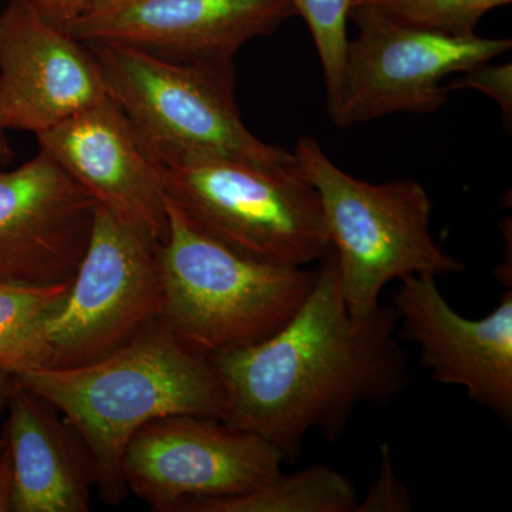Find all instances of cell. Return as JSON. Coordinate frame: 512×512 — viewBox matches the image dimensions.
<instances>
[{"label": "cell", "instance_id": "cell-11", "mask_svg": "<svg viewBox=\"0 0 512 512\" xmlns=\"http://www.w3.org/2000/svg\"><path fill=\"white\" fill-rule=\"evenodd\" d=\"M110 99L92 50L23 0L0 10V121L43 131Z\"/></svg>", "mask_w": 512, "mask_h": 512}, {"label": "cell", "instance_id": "cell-2", "mask_svg": "<svg viewBox=\"0 0 512 512\" xmlns=\"http://www.w3.org/2000/svg\"><path fill=\"white\" fill-rule=\"evenodd\" d=\"M15 376L55 404L80 434L92 457L97 493L109 505L127 498L123 458L141 427L173 414L224 420L227 413L211 357L185 345L160 319L97 362L33 367Z\"/></svg>", "mask_w": 512, "mask_h": 512}, {"label": "cell", "instance_id": "cell-7", "mask_svg": "<svg viewBox=\"0 0 512 512\" xmlns=\"http://www.w3.org/2000/svg\"><path fill=\"white\" fill-rule=\"evenodd\" d=\"M356 25L343 62L338 99L328 110L340 128L394 113L427 114L447 103L444 80L510 52L511 39L448 36L352 5Z\"/></svg>", "mask_w": 512, "mask_h": 512}, {"label": "cell", "instance_id": "cell-6", "mask_svg": "<svg viewBox=\"0 0 512 512\" xmlns=\"http://www.w3.org/2000/svg\"><path fill=\"white\" fill-rule=\"evenodd\" d=\"M171 202L195 228L227 247L274 264L306 266L330 249L315 188L298 163L268 167L227 157L165 165Z\"/></svg>", "mask_w": 512, "mask_h": 512}, {"label": "cell", "instance_id": "cell-8", "mask_svg": "<svg viewBox=\"0 0 512 512\" xmlns=\"http://www.w3.org/2000/svg\"><path fill=\"white\" fill-rule=\"evenodd\" d=\"M160 242L97 205L89 244L62 308L47 323L40 367L89 365L158 319Z\"/></svg>", "mask_w": 512, "mask_h": 512}, {"label": "cell", "instance_id": "cell-13", "mask_svg": "<svg viewBox=\"0 0 512 512\" xmlns=\"http://www.w3.org/2000/svg\"><path fill=\"white\" fill-rule=\"evenodd\" d=\"M97 202L43 151L0 171V284H72Z\"/></svg>", "mask_w": 512, "mask_h": 512}, {"label": "cell", "instance_id": "cell-3", "mask_svg": "<svg viewBox=\"0 0 512 512\" xmlns=\"http://www.w3.org/2000/svg\"><path fill=\"white\" fill-rule=\"evenodd\" d=\"M158 319L207 356L254 345L298 312L318 271L251 258L195 228L167 201Z\"/></svg>", "mask_w": 512, "mask_h": 512}, {"label": "cell", "instance_id": "cell-14", "mask_svg": "<svg viewBox=\"0 0 512 512\" xmlns=\"http://www.w3.org/2000/svg\"><path fill=\"white\" fill-rule=\"evenodd\" d=\"M36 138L40 151L97 205L160 244L164 241L168 214L163 165L111 97Z\"/></svg>", "mask_w": 512, "mask_h": 512}, {"label": "cell", "instance_id": "cell-23", "mask_svg": "<svg viewBox=\"0 0 512 512\" xmlns=\"http://www.w3.org/2000/svg\"><path fill=\"white\" fill-rule=\"evenodd\" d=\"M15 498V476L8 447L0 454V512H13Z\"/></svg>", "mask_w": 512, "mask_h": 512}, {"label": "cell", "instance_id": "cell-16", "mask_svg": "<svg viewBox=\"0 0 512 512\" xmlns=\"http://www.w3.org/2000/svg\"><path fill=\"white\" fill-rule=\"evenodd\" d=\"M352 481L328 466H312L259 485L248 493L202 501L188 512H356Z\"/></svg>", "mask_w": 512, "mask_h": 512}, {"label": "cell", "instance_id": "cell-18", "mask_svg": "<svg viewBox=\"0 0 512 512\" xmlns=\"http://www.w3.org/2000/svg\"><path fill=\"white\" fill-rule=\"evenodd\" d=\"M512 0H352V5L379 10L414 28L448 36L476 35L478 22L490 10ZM350 5V6H352Z\"/></svg>", "mask_w": 512, "mask_h": 512}, {"label": "cell", "instance_id": "cell-24", "mask_svg": "<svg viewBox=\"0 0 512 512\" xmlns=\"http://www.w3.org/2000/svg\"><path fill=\"white\" fill-rule=\"evenodd\" d=\"M15 380V373L10 372L5 367H0V413L6 410V404H8L10 393H12L13 386H15ZM5 446V439L0 436V454H2Z\"/></svg>", "mask_w": 512, "mask_h": 512}, {"label": "cell", "instance_id": "cell-15", "mask_svg": "<svg viewBox=\"0 0 512 512\" xmlns=\"http://www.w3.org/2000/svg\"><path fill=\"white\" fill-rule=\"evenodd\" d=\"M2 436L15 476L13 512L89 511L96 476L86 444L55 404L18 379Z\"/></svg>", "mask_w": 512, "mask_h": 512}, {"label": "cell", "instance_id": "cell-20", "mask_svg": "<svg viewBox=\"0 0 512 512\" xmlns=\"http://www.w3.org/2000/svg\"><path fill=\"white\" fill-rule=\"evenodd\" d=\"M412 495L394 473L389 444L380 447L379 474L370 485L366 497L357 503L356 512H409Z\"/></svg>", "mask_w": 512, "mask_h": 512}, {"label": "cell", "instance_id": "cell-1", "mask_svg": "<svg viewBox=\"0 0 512 512\" xmlns=\"http://www.w3.org/2000/svg\"><path fill=\"white\" fill-rule=\"evenodd\" d=\"M288 323L254 345L210 356L220 377L224 421L251 431L293 460L306 434L338 440L360 404H386L409 383L397 312L380 305L353 316L332 248Z\"/></svg>", "mask_w": 512, "mask_h": 512}, {"label": "cell", "instance_id": "cell-9", "mask_svg": "<svg viewBox=\"0 0 512 512\" xmlns=\"http://www.w3.org/2000/svg\"><path fill=\"white\" fill-rule=\"evenodd\" d=\"M281 451L251 431L195 414L141 427L127 446L123 476L156 512H188L202 501L254 490L282 473Z\"/></svg>", "mask_w": 512, "mask_h": 512}, {"label": "cell", "instance_id": "cell-17", "mask_svg": "<svg viewBox=\"0 0 512 512\" xmlns=\"http://www.w3.org/2000/svg\"><path fill=\"white\" fill-rule=\"evenodd\" d=\"M69 288L0 284V367L18 375L42 366L47 323Z\"/></svg>", "mask_w": 512, "mask_h": 512}, {"label": "cell", "instance_id": "cell-5", "mask_svg": "<svg viewBox=\"0 0 512 512\" xmlns=\"http://www.w3.org/2000/svg\"><path fill=\"white\" fill-rule=\"evenodd\" d=\"M86 45L111 100L163 167L194 157L296 164L293 153L264 143L245 126L235 101L234 66L173 62L119 43Z\"/></svg>", "mask_w": 512, "mask_h": 512}, {"label": "cell", "instance_id": "cell-19", "mask_svg": "<svg viewBox=\"0 0 512 512\" xmlns=\"http://www.w3.org/2000/svg\"><path fill=\"white\" fill-rule=\"evenodd\" d=\"M302 16L318 49L326 87V109L338 99L343 62L348 46V20L352 0H291Z\"/></svg>", "mask_w": 512, "mask_h": 512}, {"label": "cell", "instance_id": "cell-10", "mask_svg": "<svg viewBox=\"0 0 512 512\" xmlns=\"http://www.w3.org/2000/svg\"><path fill=\"white\" fill-rule=\"evenodd\" d=\"M295 15L291 0H96L63 29L84 43H119L173 62L234 66L242 47Z\"/></svg>", "mask_w": 512, "mask_h": 512}, {"label": "cell", "instance_id": "cell-22", "mask_svg": "<svg viewBox=\"0 0 512 512\" xmlns=\"http://www.w3.org/2000/svg\"><path fill=\"white\" fill-rule=\"evenodd\" d=\"M47 19L63 26L82 15L96 0H23Z\"/></svg>", "mask_w": 512, "mask_h": 512}, {"label": "cell", "instance_id": "cell-4", "mask_svg": "<svg viewBox=\"0 0 512 512\" xmlns=\"http://www.w3.org/2000/svg\"><path fill=\"white\" fill-rule=\"evenodd\" d=\"M293 156L318 192L343 299L353 316L375 312L383 289L396 279L463 271V262L431 235L433 202L419 181L366 183L333 163L312 137L299 138Z\"/></svg>", "mask_w": 512, "mask_h": 512}, {"label": "cell", "instance_id": "cell-25", "mask_svg": "<svg viewBox=\"0 0 512 512\" xmlns=\"http://www.w3.org/2000/svg\"><path fill=\"white\" fill-rule=\"evenodd\" d=\"M5 130V126H3L2 121H0V165L5 163L10 156V148L8 141H6Z\"/></svg>", "mask_w": 512, "mask_h": 512}, {"label": "cell", "instance_id": "cell-21", "mask_svg": "<svg viewBox=\"0 0 512 512\" xmlns=\"http://www.w3.org/2000/svg\"><path fill=\"white\" fill-rule=\"evenodd\" d=\"M448 92L458 89H476L487 94L500 104L505 119L512 116V67L511 63L490 66L488 63L478 64L463 73L461 79L447 84Z\"/></svg>", "mask_w": 512, "mask_h": 512}, {"label": "cell", "instance_id": "cell-12", "mask_svg": "<svg viewBox=\"0 0 512 512\" xmlns=\"http://www.w3.org/2000/svg\"><path fill=\"white\" fill-rule=\"evenodd\" d=\"M433 274L400 279L392 306L397 339L417 343L421 365L437 383L463 387L480 406L512 423V288L490 315L464 318Z\"/></svg>", "mask_w": 512, "mask_h": 512}]
</instances>
